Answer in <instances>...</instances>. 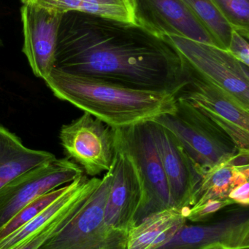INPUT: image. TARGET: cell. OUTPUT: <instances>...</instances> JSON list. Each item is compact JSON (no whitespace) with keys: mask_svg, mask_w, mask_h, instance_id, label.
Returning <instances> with one entry per match:
<instances>
[{"mask_svg":"<svg viewBox=\"0 0 249 249\" xmlns=\"http://www.w3.org/2000/svg\"><path fill=\"white\" fill-rule=\"evenodd\" d=\"M234 205L237 204L230 198L209 200L197 209H189L187 220L193 222L208 220L210 218L213 217V215L216 214L220 211Z\"/></svg>","mask_w":249,"mask_h":249,"instance_id":"24","label":"cell"},{"mask_svg":"<svg viewBox=\"0 0 249 249\" xmlns=\"http://www.w3.org/2000/svg\"><path fill=\"white\" fill-rule=\"evenodd\" d=\"M111 129L114 146L129 157L140 180L141 202L135 225L152 213L172 208L168 182L149 122Z\"/></svg>","mask_w":249,"mask_h":249,"instance_id":"4","label":"cell"},{"mask_svg":"<svg viewBox=\"0 0 249 249\" xmlns=\"http://www.w3.org/2000/svg\"><path fill=\"white\" fill-rule=\"evenodd\" d=\"M199 249H232L225 247V246L221 245V244H212V245L207 246V247H203Z\"/></svg>","mask_w":249,"mask_h":249,"instance_id":"28","label":"cell"},{"mask_svg":"<svg viewBox=\"0 0 249 249\" xmlns=\"http://www.w3.org/2000/svg\"><path fill=\"white\" fill-rule=\"evenodd\" d=\"M47 151L30 149L0 124V189L23 173L55 159Z\"/></svg>","mask_w":249,"mask_h":249,"instance_id":"17","label":"cell"},{"mask_svg":"<svg viewBox=\"0 0 249 249\" xmlns=\"http://www.w3.org/2000/svg\"><path fill=\"white\" fill-rule=\"evenodd\" d=\"M184 67L186 82L176 96L194 105L222 128L239 149L249 150V108L223 89L200 77L185 63Z\"/></svg>","mask_w":249,"mask_h":249,"instance_id":"6","label":"cell"},{"mask_svg":"<svg viewBox=\"0 0 249 249\" xmlns=\"http://www.w3.org/2000/svg\"><path fill=\"white\" fill-rule=\"evenodd\" d=\"M82 175L83 169L76 162L56 158L18 176L0 189V228L37 197Z\"/></svg>","mask_w":249,"mask_h":249,"instance_id":"8","label":"cell"},{"mask_svg":"<svg viewBox=\"0 0 249 249\" xmlns=\"http://www.w3.org/2000/svg\"><path fill=\"white\" fill-rule=\"evenodd\" d=\"M172 132L200 174L235 158L241 149L194 105L176 96L175 108L153 121Z\"/></svg>","mask_w":249,"mask_h":249,"instance_id":"3","label":"cell"},{"mask_svg":"<svg viewBox=\"0 0 249 249\" xmlns=\"http://www.w3.org/2000/svg\"><path fill=\"white\" fill-rule=\"evenodd\" d=\"M112 167L79 207L70 223L39 249H102L113 231L104 222Z\"/></svg>","mask_w":249,"mask_h":249,"instance_id":"9","label":"cell"},{"mask_svg":"<svg viewBox=\"0 0 249 249\" xmlns=\"http://www.w3.org/2000/svg\"><path fill=\"white\" fill-rule=\"evenodd\" d=\"M100 178L92 177V182L87 188L71 203L66 206L57 216L41 227L32 235L23 240L11 249H39L50 238L62 231L72 220L85 199L99 184Z\"/></svg>","mask_w":249,"mask_h":249,"instance_id":"20","label":"cell"},{"mask_svg":"<svg viewBox=\"0 0 249 249\" xmlns=\"http://www.w3.org/2000/svg\"><path fill=\"white\" fill-rule=\"evenodd\" d=\"M127 233L113 231L102 249H127Z\"/></svg>","mask_w":249,"mask_h":249,"instance_id":"27","label":"cell"},{"mask_svg":"<svg viewBox=\"0 0 249 249\" xmlns=\"http://www.w3.org/2000/svg\"><path fill=\"white\" fill-rule=\"evenodd\" d=\"M70 184L58 187L52 191L48 192L39 197H37L20 209L7 223L0 228V240L12 233L18 228L23 226L35 216H38L44 209H46L53 202L62 196L70 188Z\"/></svg>","mask_w":249,"mask_h":249,"instance_id":"22","label":"cell"},{"mask_svg":"<svg viewBox=\"0 0 249 249\" xmlns=\"http://www.w3.org/2000/svg\"><path fill=\"white\" fill-rule=\"evenodd\" d=\"M239 206L218 220L196 225L186 223L172 239L156 249H199L212 244L249 249L248 207Z\"/></svg>","mask_w":249,"mask_h":249,"instance_id":"13","label":"cell"},{"mask_svg":"<svg viewBox=\"0 0 249 249\" xmlns=\"http://www.w3.org/2000/svg\"><path fill=\"white\" fill-rule=\"evenodd\" d=\"M162 39L175 50L194 72L249 108V67L216 45L177 35H165Z\"/></svg>","mask_w":249,"mask_h":249,"instance_id":"5","label":"cell"},{"mask_svg":"<svg viewBox=\"0 0 249 249\" xmlns=\"http://www.w3.org/2000/svg\"><path fill=\"white\" fill-rule=\"evenodd\" d=\"M92 180V178H89L83 174L72 181L69 190L38 216L0 240V249H11L38 231L41 227L49 222L66 206L77 198L87 188Z\"/></svg>","mask_w":249,"mask_h":249,"instance_id":"19","label":"cell"},{"mask_svg":"<svg viewBox=\"0 0 249 249\" xmlns=\"http://www.w3.org/2000/svg\"><path fill=\"white\" fill-rule=\"evenodd\" d=\"M60 144L67 158L95 177L111 168L115 155L111 127L84 112L59 130Z\"/></svg>","mask_w":249,"mask_h":249,"instance_id":"7","label":"cell"},{"mask_svg":"<svg viewBox=\"0 0 249 249\" xmlns=\"http://www.w3.org/2000/svg\"><path fill=\"white\" fill-rule=\"evenodd\" d=\"M227 51L240 62L249 67V39L235 31H232L229 46Z\"/></svg>","mask_w":249,"mask_h":249,"instance_id":"25","label":"cell"},{"mask_svg":"<svg viewBox=\"0 0 249 249\" xmlns=\"http://www.w3.org/2000/svg\"><path fill=\"white\" fill-rule=\"evenodd\" d=\"M228 197L235 204L248 207L249 204V182L243 183L234 187Z\"/></svg>","mask_w":249,"mask_h":249,"instance_id":"26","label":"cell"},{"mask_svg":"<svg viewBox=\"0 0 249 249\" xmlns=\"http://www.w3.org/2000/svg\"><path fill=\"white\" fill-rule=\"evenodd\" d=\"M30 4L64 13L78 11L136 25L133 0H20Z\"/></svg>","mask_w":249,"mask_h":249,"instance_id":"18","label":"cell"},{"mask_svg":"<svg viewBox=\"0 0 249 249\" xmlns=\"http://www.w3.org/2000/svg\"><path fill=\"white\" fill-rule=\"evenodd\" d=\"M111 167L112 181L105 204L104 222L111 231L127 232L135 225L141 202L140 180L129 157L115 146Z\"/></svg>","mask_w":249,"mask_h":249,"instance_id":"14","label":"cell"},{"mask_svg":"<svg viewBox=\"0 0 249 249\" xmlns=\"http://www.w3.org/2000/svg\"><path fill=\"white\" fill-rule=\"evenodd\" d=\"M22 52L34 75L45 81L55 68L58 28L63 13L30 4L20 7Z\"/></svg>","mask_w":249,"mask_h":249,"instance_id":"11","label":"cell"},{"mask_svg":"<svg viewBox=\"0 0 249 249\" xmlns=\"http://www.w3.org/2000/svg\"><path fill=\"white\" fill-rule=\"evenodd\" d=\"M181 211L169 208L152 213L127 233V249H156L168 243L187 223Z\"/></svg>","mask_w":249,"mask_h":249,"instance_id":"16","label":"cell"},{"mask_svg":"<svg viewBox=\"0 0 249 249\" xmlns=\"http://www.w3.org/2000/svg\"><path fill=\"white\" fill-rule=\"evenodd\" d=\"M54 96L111 128L151 122L175 108L176 93L141 90L54 68L45 80Z\"/></svg>","mask_w":249,"mask_h":249,"instance_id":"2","label":"cell"},{"mask_svg":"<svg viewBox=\"0 0 249 249\" xmlns=\"http://www.w3.org/2000/svg\"><path fill=\"white\" fill-rule=\"evenodd\" d=\"M234 31L249 39V0H212Z\"/></svg>","mask_w":249,"mask_h":249,"instance_id":"23","label":"cell"},{"mask_svg":"<svg viewBox=\"0 0 249 249\" xmlns=\"http://www.w3.org/2000/svg\"><path fill=\"white\" fill-rule=\"evenodd\" d=\"M149 124L168 182L171 207L190 209L201 174L172 132L153 121Z\"/></svg>","mask_w":249,"mask_h":249,"instance_id":"10","label":"cell"},{"mask_svg":"<svg viewBox=\"0 0 249 249\" xmlns=\"http://www.w3.org/2000/svg\"><path fill=\"white\" fill-rule=\"evenodd\" d=\"M249 150L241 149L230 160L203 173L194 191L189 209H195L209 200L229 198L231 190L249 181Z\"/></svg>","mask_w":249,"mask_h":249,"instance_id":"15","label":"cell"},{"mask_svg":"<svg viewBox=\"0 0 249 249\" xmlns=\"http://www.w3.org/2000/svg\"><path fill=\"white\" fill-rule=\"evenodd\" d=\"M136 25L162 38L177 35L216 45L214 40L181 0H133Z\"/></svg>","mask_w":249,"mask_h":249,"instance_id":"12","label":"cell"},{"mask_svg":"<svg viewBox=\"0 0 249 249\" xmlns=\"http://www.w3.org/2000/svg\"><path fill=\"white\" fill-rule=\"evenodd\" d=\"M55 68L141 90L178 93L184 61L171 45L133 23L78 11L63 13Z\"/></svg>","mask_w":249,"mask_h":249,"instance_id":"1","label":"cell"},{"mask_svg":"<svg viewBox=\"0 0 249 249\" xmlns=\"http://www.w3.org/2000/svg\"><path fill=\"white\" fill-rule=\"evenodd\" d=\"M3 45H4V44H3L2 39L0 37V47H2Z\"/></svg>","mask_w":249,"mask_h":249,"instance_id":"29","label":"cell"},{"mask_svg":"<svg viewBox=\"0 0 249 249\" xmlns=\"http://www.w3.org/2000/svg\"><path fill=\"white\" fill-rule=\"evenodd\" d=\"M214 40L216 46L228 50L232 26L222 16L212 0H181Z\"/></svg>","mask_w":249,"mask_h":249,"instance_id":"21","label":"cell"}]
</instances>
